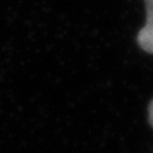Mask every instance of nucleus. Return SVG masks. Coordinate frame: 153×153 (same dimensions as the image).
Wrapping results in <instances>:
<instances>
[{
	"mask_svg": "<svg viewBox=\"0 0 153 153\" xmlns=\"http://www.w3.org/2000/svg\"><path fill=\"white\" fill-rule=\"evenodd\" d=\"M149 123L153 128V99L150 101V104H149Z\"/></svg>",
	"mask_w": 153,
	"mask_h": 153,
	"instance_id": "2",
	"label": "nucleus"
},
{
	"mask_svg": "<svg viewBox=\"0 0 153 153\" xmlns=\"http://www.w3.org/2000/svg\"><path fill=\"white\" fill-rule=\"evenodd\" d=\"M146 6V23L137 33L139 47L149 54H153V0H143Z\"/></svg>",
	"mask_w": 153,
	"mask_h": 153,
	"instance_id": "1",
	"label": "nucleus"
}]
</instances>
